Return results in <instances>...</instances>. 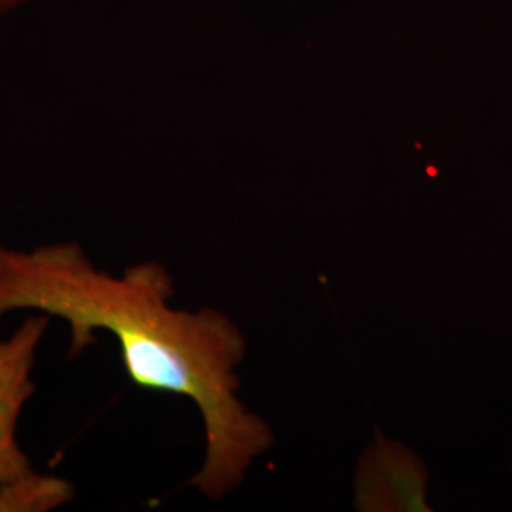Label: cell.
Returning <instances> with one entry per match:
<instances>
[{"label":"cell","mask_w":512,"mask_h":512,"mask_svg":"<svg viewBox=\"0 0 512 512\" xmlns=\"http://www.w3.org/2000/svg\"><path fill=\"white\" fill-rule=\"evenodd\" d=\"M167 268L137 262L122 274L99 270L76 241L16 249L0 243V317L37 311L71 332L78 357L97 332L114 336L129 380L198 406L205 427V459L190 484L209 499L234 492L253 459L274 442L272 429L239 401L236 366L247 342L224 313L171 308Z\"/></svg>","instance_id":"1"},{"label":"cell","mask_w":512,"mask_h":512,"mask_svg":"<svg viewBox=\"0 0 512 512\" xmlns=\"http://www.w3.org/2000/svg\"><path fill=\"white\" fill-rule=\"evenodd\" d=\"M52 317L29 315L8 338H0V488H8L35 469L18 442V423L35 395L33 368Z\"/></svg>","instance_id":"2"},{"label":"cell","mask_w":512,"mask_h":512,"mask_svg":"<svg viewBox=\"0 0 512 512\" xmlns=\"http://www.w3.org/2000/svg\"><path fill=\"white\" fill-rule=\"evenodd\" d=\"M73 495L67 480L35 471L8 488H0V512L52 511L69 503Z\"/></svg>","instance_id":"3"},{"label":"cell","mask_w":512,"mask_h":512,"mask_svg":"<svg viewBox=\"0 0 512 512\" xmlns=\"http://www.w3.org/2000/svg\"><path fill=\"white\" fill-rule=\"evenodd\" d=\"M27 2L29 0H0V16H6L10 12H14V10H18Z\"/></svg>","instance_id":"4"}]
</instances>
